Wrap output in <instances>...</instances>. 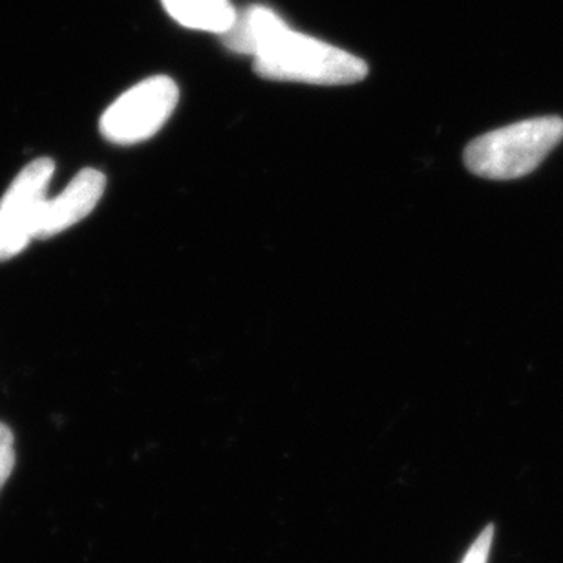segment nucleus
<instances>
[{
	"mask_svg": "<svg viewBox=\"0 0 563 563\" xmlns=\"http://www.w3.org/2000/svg\"><path fill=\"white\" fill-rule=\"evenodd\" d=\"M107 187V178L96 168H82L59 196L43 201L38 212L35 239H54L55 234L82 222L98 207Z\"/></svg>",
	"mask_w": 563,
	"mask_h": 563,
	"instance_id": "39448f33",
	"label": "nucleus"
},
{
	"mask_svg": "<svg viewBox=\"0 0 563 563\" xmlns=\"http://www.w3.org/2000/svg\"><path fill=\"white\" fill-rule=\"evenodd\" d=\"M222 38L231 52L251 55L256 74L269 81L341 87L368 76L361 57L292 30L267 5H251L239 13Z\"/></svg>",
	"mask_w": 563,
	"mask_h": 563,
	"instance_id": "f257e3e1",
	"label": "nucleus"
},
{
	"mask_svg": "<svg viewBox=\"0 0 563 563\" xmlns=\"http://www.w3.org/2000/svg\"><path fill=\"white\" fill-rule=\"evenodd\" d=\"M54 173V159L37 157L16 174L0 198V262L21 255L35 239L38 212Z\"/></svg>",
	"mask_w": 563,
	"mask_h": 563,
	"instance_id": "20e7f679",
	"label": "nucleus"
},
{
	"mask_svg": "<svg viewBox=\"0 0 563 563\" xmlns=\"http://www.w3.org/2000/svg\"><path fill=\"white\" fill-rule=\"evenodd\" d=\"M174 21L189 30L223 35L233 27L239 11L231 0H159Z\"/></svg>",
	"mask_w": 563,
	"mask_h": 563,
	"instance_id": "423d86ee",
	"label": "nucleus"
},
{
	"mask_svg": "<svg viewBox=\"0 0 563 563\" xmlns=\"http://www.w3.org/2000/svg\"><path fill=\"white\" fill-rule=\"evenodd\" d=\"M13 466H15V439L10 428L5 427L4 422H0V490L10 479Z\"/></svg>",
	"mask_w": 563,
	"mask_h": 563,
	"instance_id": "0eeeda50",
	"label": "nucleus"
},
{
	"mask_svg": "<svg viewBox=\"0 0 563 563\" xmlns=\"http://www.w3.org/2000/svg\"><path fill=\"white\" fill-rule=\"evenodd\" d=\"M562 140V118H532L472 140L466 145L463 162L479 178H523L537 170Z\"/></svg>",
	"mask_w": 563,
	"mask_h": 563,
	"instance_id": "f03ea898",
	"label": "nucleus"
},
{
	"mask_svg": "<svg viewBox=\"0 0 563 563\" xmlns=\"http://www.w3.org/2000/svg\"><path fill=\"white\" fill-rule=\"evenodd\" d=\"M179 88L167 76H154L121 93L99 120V132L114 145H136L162 131L178 104Z\"/></svg>",
	"mask_w": 563,
	"mask_h": 563,
	"instance_id": "7ed1b4c3",
	"label": "nucleus"
},
{
	"mask_svg": "<svg viewBox=\"0 0 563 563\" xmlns=\"http://www.w3.org/2000/svg\"><path fill=\"white\" fill-rule=\"evenodd\" d=\"M494 527L488 526L483 529L482 534L476 538V542L472 543L468 553L461 563H487L488 554L493 549Z\"/></svg>",
	"mask_w": 563,
	"mask_h": 563,
	"instance_id": "6e6552de",
	"label": "nucleus"
}]
</instances>
